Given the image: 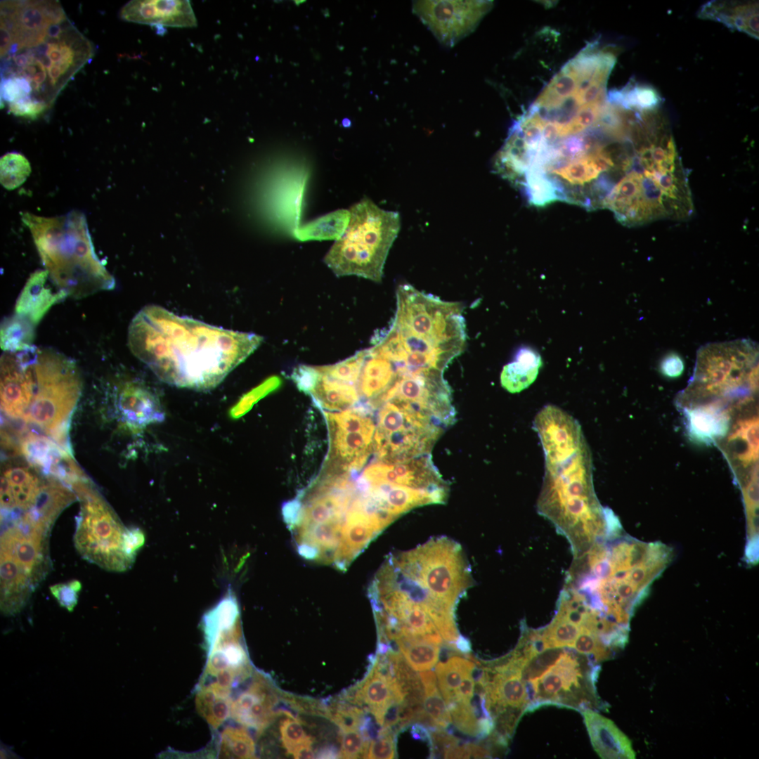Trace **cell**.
<instances>
[{
    "label": "cell",
    "instance_id": "obj_1",
    "mask_svg": "<svg viewBox=\"0 0 759 759\" xmlns=\"http://www.w3.org/2000/svg\"><path fill=\"white\" fill-rule=\"evenodd\" d=\"M127 341L132 353L163 382L207 390L220 384L253 353L263 337L148 305L132 319Z\"/></svg>",
    "mask_w": 759,
    "mask_h": 759
},
{
    "label": "cell",
    "instance_id": "obj_2",
    "mask_svg": "<svg viewBox=\"0 0 759 759\" xmlns=\"http://www.w3.org/2000/svg\"><path fill=\"white\" fill-rule=\"evenodd\" d=\"M94 51L93 44L65 15L37 44L11 46L1 58V96L8 105L43 114Z\"/></svg>",
    "mask_w": 759,
    "mask_h": 759
},
{
    "label": "cell",
    "instance_id": "obj_3",
    "mask_svg": "<svg viewBox=\"0 0 759 759\" xmlns=\"http://www.w3.org/2000/svg\"><path fill=\"white\" fill-rule=\"evenodd\" d=\"M546 461L551 462H546L537 510L566 538L575 557L606 536L614 528L616 518L595 496L583 443Z\"/></svg>",
    "mask_w": 759,
    "mask_h": 759
},
{
    "label": "cell",
    "instance_id": "obj_4",
    "mask_svg": "<svg viewBox=\"0 0 759 759\" xmlns=\"http://www.w3.org/2000/svg\"><path fill=\"white\" fill-rule=\"evenodd\" d=\"M45 270L67 296L85 297L115 287V279L98 259L85 216L79 212L44 218L25 214Z\"/></svg>",
    "mask_w": 759,
    "mask_h": 759
},
{
    "label": "cell",
    "instance_id": "obj_5",
    "mask_svg": "<svg viewBox=\"0 0 759 759\" xmlns=\"http://www.w3.org/2000/svg\"><path fill=\"white\" fill-rule=\"evenodd\" d=\"M521 657V677L528 711L557 706L581 711L604 707L596 690L597 663L571 647L540 649L526 628L517 646Z\"/></svg>",
    "mask_w": 759,
    "mask_h": 759
},
{
    "label": "cell",
    "instance_id": "obj_6",
    "mask_svg": "<svg viewBox=\"0 0 759 759\" xmlns=\"http://www.w3.org/2000/svg\"><path fill=\"white\" fill-rule=\"evenodd\" d=\"M25 366L29 406L22 422L70 450L68 426L82 393L74 362L50 348L20 351Z\"/></svg>",
    "mask_w": 759,
    "mask_h": 759
},
{
    "label": "cell",
    "instance_id": "obj_7",
    "mask_svg": "<svg viewBox=\"0 0 759 759\" xmlns=\"http://www.w3.org/2000/svg\"><path fill=\"white\" fill-rule=\"evenodd\" d=\"M758 347L749 339L708 344L697 353L686 406L713 403L728 410L751 403L758 393Z\"/></svg>",
    "mask_w": 759,
    "mask_h": 759
},
{
    "label": "cell",
    "instance_id": "obj_8",
    "mask_svg": "<svg viewBox=\"0 0 759 759\" xmlns=\"http://www.w3.org/2000/svg\"><path fill=\"white\" fill-rule=\"evenodd\" d=\"M349 211L346 228L326 254L325 263L337 276L353 275L380 282L400 230L399 214L383 209L367 198Z\"/></svg>",
    "mask_w": 759,
    "mask_h": 759
},
{
    "label": "cell",
    "instance_id": "obj_9",
    "mask_svg": "<svg viewBox=\"0 0 759 759\" xmlns=\"http://www.w3.org/2000/svg\"><path fill=\"white\" fill-rule=\"evenodd\" d=\"M81 503L74 540L83 558L102 568L123 571L131 567L135 557L129 552L123 526L92 484L86 480L72 485Z\"/></svg>",
    "mask_w": 759,
    "mask_h": 759
},
{
    "label": "cell",
    "instance_id": "obj_10",
    "mask_svg": "<svg viewBox=\"0 0 759 759\" xmlns=\"http://www.w3.org/2000/svg\"><path fill=\"white\" fill-rule=\"evenodd\" d=\"M368 413L356 407L324 413L330 441L325 472H353L363 467L373 449L375 429Z\"/></svg>",
    "mask_w": 759,
    "mask_h": 759
},
{
    "label": "cell",
    "instance_id": "obj_11",
    "mask_svg": "<svg viewBox=\"0 0 759 759\" xmlns=\"http://www.w3.org/2000/svg\"><path fill=\"white\" fill-rule=\"evenodd\" d=\"M489 1H417L414 13L443 45L452 46L477 26Z\"/></svg>",
    "mask_w": 759,
    "mask_h": 759
},
{
    "label": "cell",
    "instance_id": "obj_12",
    "mask_svg": "<svg viewBox=\"0 0 759 759\" xmlns=\"http://www.w3.org/2000/svg\"><path fill=\"white\" fill-rule=\"evenodd\" d=\"M65 15L60 4L56 1H4L1 3L0 27L9 33L10 46L29 47L44 37L53 21Z\"/></svg>",
    "mask_w": 759,
    "mask_h": 759
},
{
    "label": "cell",
    "instance_id": "obj_13",
    "mask_svg": "<svg viewBox=\"0 0 759 759\" xmlns=\"http://www.w3.org/2000/svg\"><path fill=\"white\" fill-rule=\"evenodd\" d=\"M48 476L29 462L9 463L4 467L1 517H15L35 507Z\"/></svg>",
    "mask_w": 759,
    "mask_h": 759
},
{
    "label": "cell",
    "instance_id": "obj_14",
    "mask_svg": "<svg viewBox=\"0 0 759 759\" xmlns=\"http://www.w3.org/2000/svg\"><path fill=\"white\" fill-rule=\"evenodd\" d=\"M114 404L122 424L132 431H138L164 419L157 396L137 380H124L114 390Z\"/></svg>",
    "mask_w": 759,
    "mask_h": 759
},
{
    "label": "cell",
    "instance_id": "obj_15",
    "mask_svg": "<svg viewBox=\"0 0 759 759\" xmlns=\"http://www.w3.org/2000/svg\"><path fill=\"white\" fill-rule=\"evenodd\" d=\"M121 19L154 27H192L197 20L189 1L136 0L126 3Z\"/></svg>",
    "mask_w": 759,
    "mask_h": 759
},
{
    "label": "cell",
    "instance_id": "obj_16",
    "mask_svg": "<svg viewBox=\"0 0 759 759\" xmlns=\"http://www.w3.org/2000/svg\"><path fill=\"white\" fill-rule=\"evenodd\" d=\"M355 697L358 703L365 704L382 726L391 707L405 705L406 695L388 666L377 663Z\"/></svg>",
    "mask_w": 759,
    "mask_h": 759
},
{
    "label": "cell",
    "instance_id": "obj_17",
    "mask_svg": "<svg viewBox=\"0 0 759 759\" xmlns=\"http://www.w3.org/2000/svg\"><path fill=\"white\" fill-rule=\"evenodd\" d=\"M275 703L268 684L257 677L232 700L231 716L245 728L261 733L278 714L273 709Z\"/></svg>",
    "mask_w": 759,
    "mask_h": 759
},
{
    "label": "cell",
    "instance_id": "obj_18",
    "mask_svg": "<svg viewBox=\"0 0 759 759\" xmlns=\"http://www.w3.org/2000/svg\"><path fill=\"white\" fill-rule=\"evenodd\" d=\"M580 713L592 746L601 758H635L631 741L613 721L591 708Z\"/></svg>",
    "mask_w": 759,
    "mask_h": 759
},
{
    "label": "cell",
    "instance_id": "obj_19",
    "mask_svg": "<svg viewBox=\"0 0 759 759\" xmlns=\"http://www.w3.org/2000/svg\"><path fill=\"white\" fill-rule=\"evenodd\" d=\"M66 297L67 294L52 283L46 270H37L20 292L15 313L37 325L55 304Z\"/></svg>",
    "mask_w": 759,
    "mask_h": 759
},
{
    "label": "cell",
    "instance_id": "obj_20",
    "mask_svg": "<svg viewBox=\"0 0 759 759\" xmlns=\"http://www.w3.org/2000/svg\"><path fill=\"white\" fill-rule=\"evenodd\" d=\"M699 14L758 39V1H712Z\"/></svg>",
    "mask_w": 759,
    "mask_h": 759
},
{
    "label": "cell",
    "instance_id": "obj_21",
    "mask_svg": "<svg viewBox=\"0 0 759 759\" xmlns=\"http://www.w3.org/2000/svg\"><path fill=\"white\" fill-rule=\"evenodd\" d=\"M689 435L694 439L711 443L723 437L729 429L728 409L716 403L685 407Z\"/></svg>",
    "mask_w": 759,
    "mask_h": 759
},
{
    "label": "cell",
    "instance_id": "obj_22",
    "mask_svg": "<svg viewBox=\"0 0 759 759\" xmlns=\"http://www.w3.org/2000/svg\"><path fill=\"white\" fill-rule=\"evenodd\" d=\"M365 350V359L356 386L360 397L367 402L382 394L393 382L396 372L391 361L371 347Z\"/></svg>",
    "mask_w": 759,
    "mask_h": 759
},
{
    "label": "cell",
    "instance_id": "obj_23",
    "mask_svg": "<svg viewBox=\"0 0 759 759\" xmlns=\"http://www.w3.org/2000/svg\"><path fill=\"white\" fill-rule=\"evenodd\" d=\"M726 450L734 467H747L758 460V420L756 416L740 420L732 429Z\"/></svg>",
    "mask_w": 759,
    "mask_h": 759
},
{
    "label": "cell",
    "instance_id": "obj_24",
    "mask_svg": "<svg viewBox=\"0 0 759 759\" xmlns=\"http://www.w3.org/2000/svg\"><path fill=\"white\" fill-rule=\"evenodd\" d=\"M231 691L214 682L201 683L195 697V708L200 715L213 729H218L231 715Z\"/></svg>",
    "mask_w": 759,
    "mask_h": 759
},
{
    "label": "cell",
    "instance_id": "obj_25",
    "mask_svg": "<svg viewBox=\"0 0 759 759\" xmlns=\"http://www.w3.org/2000/svg\"><path fill=\"white\" fill-rule=\"evenodd\" d=\"M319 372L318 380L309 395L322 408L343 411L353 407L359 401L356 384L335 379Z\"/></svg>",
    "mask_w": 759,
    "mask_h": 759
},
{
    "label": "cell",
    "instance_id": "obj_26",
    "mask_svg": "<svg viewBox=\"0 0 759 759\" xmlns=\"http://www.w3.org/2000/svg\"><path fill=\"white\" fill-rule=\"evenodd\" d=\"M542 365L540 355L529 348L519 350L515 361L505 365L500 374L502 387L510 393H518L536 379Z\"/></svg>",
    "mask_w": 759,
    "mask_h": 759
},
{
    "label": "cell",
    "instance_id": "obj_27",
    "mask_svg": "<svg viewBox=\"0 0 759 759\" xmlns=\"http://www.w3.org/2000/svg\"><path fill=\"white\" fill-rule=\"evenodd\" d=\"M475 664L455 656L445 662H439L435 668L440 692L447 706L453 702L456 691L462 680L473 673Z\"/></svg>",
    "mask_w": 759,
    "mask_h": 759
},
{
    "label": "cell",
    "instance_id": "obj_28",
    "mask_svg": "<svg viewBox=\"0 0 759 759\" xmlns=\"http://www.w3.org/2000/svg\"><path fill=\"white\" fill-rule=\"evenodd\" d=\"M391 639L396 642L407 663L414 670L427 671L436 665L439 644L403 636H395Z\"/></svg>",
    "mask_w": 759,
    "mask_h": 759
},
{
    "label": "cell",
    "instance_id": "obj_29",
    "mask_svg": "<svg viewBox=\"0 0 759 759\" xmlns=\"http://www.w3.org/2000/svg\"><path fill=\"white\" fill-rule=\"evenodd\" d=\"M349 219V210H337L295 230L294 235L300 240H337L345 231Z\"/></svg>",
    "mask_w": 759,
    "mask_h": 759
},
{
    "label": "cell",
    "instance_id": "obj_30",
    "mask_svg": "<svg viewBox=\"0 0 759 759\" xmlns=\"http://www.w3.org/2000/svg\"><path fill=\"white\" fill-rule=\"evenodd\" d=\"M423 686L422 705L432 725L446 728L452 722L448 708L439 690L435 674L422 671L419 674Z\"/></svg>",
    "mask_w": 759,
    "mask_h": 759
},
{
    "label": "cell",
    "instance_id": "obj_31",
    "mask_svg": "<svg viewBox=\"0 0 759 759\" xmlns=\"http://www.w3.org/2000/svg\"><path fill=\"white\" fill-rule=\"evenodd\" d=\"M35 326L15 313L4 320L1 326V347L4 352L19 351L32 345Z\"/></svg>",
    "mask_w": 759,
    "mask_h": 759
},
{
    "label": "cell",
    "instance_id": "obj_32",
    "mask_svg": "<svg viewBox=\"0 0 759 759\" xmlns=\"http://www.w3.org/2000/svg\"><path fill=\"white\" fill-rule=\"evenodd\" d=\"M608 98L623 106L637 110H654L660 108L661 97L649 85L629 83L626 86L611 91Z\"/></svg>",
    "mask_w": 759,
    "mask_h": 759
},
{
    "label": "cell",
    "instance_id": "obj_33",
    "mask_svg": "<svg viewBox=\"0 0 759 759\" xmlns=\"http://www.w3.org/2000/svg\"><path fill=\"white\" fill-rule=\"evenodd\" d=\"M219 753L223 758H254L255 744L245 727L228 726L220 735Z\"/></svg>",
    "mask_w": 759,
    "mask_h": 759
},
{
    "label": "cell",
    "instance_id": "obj_34",
    "mask_svg": "<svg viewBox=\"0 0 759 759\" xmlns=\"http://www.w3.org/2000/svg\"><path fill=\"white\" fill-rule=\"evenodd\" d=\"M31 173L28 160L21 153L9 152L0 160V181L7 190L20 186Z\"/></svg>",
    "mask_w": 759,
    "mask_h": 759
},
{
    "label": "cell",
    "instance_id": "obj_35",
    "mask_svg": "<svg viewBox=\"0 0 759 759\" xmlns=\"http://www.w3.org/2000/svg\"><path fill=\"white\" fill-rule=\"evenodd\" d=\"M572 648L589 656L596 663L609 659L614 650L607 646L601 637L585 625L580 630Z\"/></svg>",
    "mask_w": 759,
    "mask_h": 759
},
{
    "label": "cell",
    "instance_id": "obj_36",
    "mask_svg": "<svg viewBox=\"0 0 759 759\" xmlns=\"http://www.w3.org/2000/svg\"><path fill=\"white\" fill-rule=\"evenodd\" d=\"M365 356L361 350L351 357L334 365L317 366L318 370L333 379L356 384Z\"/></svg>",
    "mask_w": 759,
    "mask_h": 759
},
{
    "label": "cell",
    "instance_id": "obj_37",
    "mask_svg": "<svg viewBox=\"0 0 759 759\" xmlns=\"http://www.w3.org/2000/svg\"><path fill=\"white\" fill-rule=\"evenodd\" d=\"M282 384L278 376L267 378L262 383L254 387L236 403L230 410V415L234 419L239 418L247 413L253 406L268 394L278 389Z\"/></svg>",
    "mask_w": 759,
    "mask_h": 759
},
{
    "label": "cell",
    "instance_id": "obj_38",
    "mask_svg": "<svg viewBox=\"0 0 759 759\" xmlns=\"http://www.w3.org/2000/svg\"><path fill=\"white\" fill-rule=\"evenodd\" d=\"M455 725L463 733L481 736L480 721L470 702L455 701L448 706ZM484 719V718H483Z\"/></svg>",
    "mask_w": 759,
    "mask_h": 759
},
{
    "label": "cell",
    "instance_id": "obj_39",
    "mask_svg": "<svg viewBox=\"0 0 759 759\" xmlns=\"http://www.w3.org/2000/svg\"><path fill=\"white\" fill-rule=\"evenodd\" d=\"M280 733L282 744L290 754L301 746L313 743V739L305 732L297 719L290 715L280 722Z\"/></svg>",
    "mask_w": 759,
    "mask_h": 759
},
{
    "label": "cell",
    "instance_id": "obj_40",
    "mask_svg": "<svg viewBox=\"0 0 759 759\" xmlns=\"http://www.w3.org/2000/svg\"><path fill=\"white\" fill-rule=\"evenodd\" d=\"M368 735L361 728H352L342 730L339 758H364L369 739Z\"/></svg>",
    "mask_w": 759,
    "mask_h": 759
},
{
    "label": "cell",
    "instance_id": "obj_41",
    "mask_svg": "<svg viewBox=\"0 0 759 759\" xmlns=\"http://www.w3.org/2000/svg\"><path fill=\"white\" fill-rule=\"evenodd\" d=\"M395 743L389 728L381 729L377 739L369 742L365 758L391 759L395 756Z\"/></svg>",
    "mask_w": 759,
    "mask_h": 759
},
{
    "label": "cell",
    "instance_id": "obj_42",
    "mask_svg": "<svg viewBox=\"0 0 759 759\" xmlns=\"http://www.w3.org/2000/svg\"><path fill=\"white\" fill-rule=\"evenodd\" d=\"M81 589V583L77 580L55 584L49 588L60 606L70 612L74 610L77 604Z\"/></svg>",
    "mask_w": 759,
    "mask_h": 759
},
{
    "label": "cell",
    "instance_id": "obj_43",
    "mask_svg": "<svg viewBox=\"0 0 759 759\" xmlns=\"http://www.w3.org/2000/svg\"><path fill=\"white\" fill-rule=\"evenodd\" d=\"M319 376L320 372L316 366L299 365L294 368L290 377L299 391L310 394Z\"/></svg>",
    "mask_w": 759,
    "mask_h": 759
},
{
    "label": "cell",
    "instance_id": "obj_44",
    "mask_svg": "<svg viewBox=\"0 0 759 759\" xmlns=\"http://www.w3.org/2000/svg\"><path fill=\"white\" fill-rule=\"evenodd\" d=\"M683 370V361L675 353H670L666 356L661 364V372L666 376L669 377H676L680 376Z\"/></svg>",
    "mask_w": 759,
    "mask_h": 759
},
{
    "label": "cell",
    "instance_id": "obj_45",
    "mask_svg": "<svg viewBox=\"0 0 759 759\" xmlns=\"http://www.w3.org/2000/svg\"><path fill=\"white\" fill-rule=\"evenodd\" d=\"M474 689L475 682L472 673L466 676L461 682L456 691L453 702H470L474 695Z\"/></svg>",
    "mask_w": 759,
    "mask_h": 759
},
{
    "label": "cell",
    "instance_id": "obj_46",
    "mask_svg": "<svg viewBox=\"0 0 759 759\" xmlns=\"http://www.w3.org/2000/svg\"><path fill=\"white\" fill-rule=\"evenodd\" d=\"M294 758L297 759H306L313 758L315 754L313 751L311 745H304L295 750L292 754Z\"/></svg>",
    "mask_w": 759,
    "mask_h": 759
},
{
    "label": "cell",
    "instance_id": "obj_47",
    "mask_svg": "<svg viewBox=\"0 0 759 759\" xmlns=\"http://www.w3.org/2000/svg\"><path fill=\"white\" fill-rule=\"evenodd\" d=\"M339 753L332 746H325L319 750L316 754L317 758H339Z\"/></svg>",
    "mask_w": 759,
    "mask_h": 759
},
{
    "label": "cell",
    "instance_id": "obj_48",
    "mask_svg": "<svg viewBox=\"0 0 759 759\" xmlns=\"http://www.w3.org/2000/svg\"><path fill=\"white\" fill-rule=\"evenodd\" d=\"M455 649L462 652H468L471 649L470 643L466 638L460 635L455 642Z\"/></svg>",
    "mask_w": 759,
    "mask_h": 759
},
{
    "label": "cell",
    "instance_id": "obj_49",
    "mask_svg": "<svg viewBox=\"0 0 759 759\" xmlns=\"http://www.w3.org/2000/svg\"><path fill=\"white\" fill-rule=\"evenodd\" d=\"M342 124L344 127H349L351 125V121L348 118H344L342 121Z\"/></svg>",
    "mask_w": 759,
    "mask_h": 759
}]
</instances>
